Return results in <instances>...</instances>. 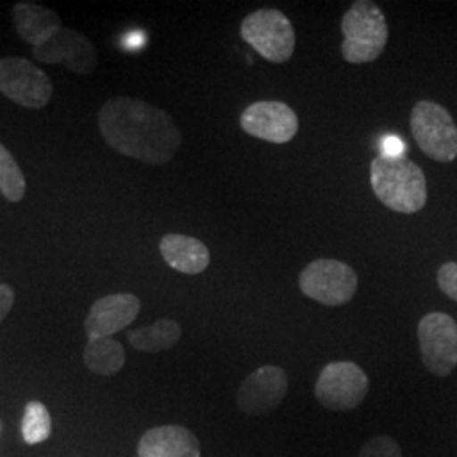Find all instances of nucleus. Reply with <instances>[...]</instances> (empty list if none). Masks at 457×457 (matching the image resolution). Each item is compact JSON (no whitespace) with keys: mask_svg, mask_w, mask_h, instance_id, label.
Listing matches in <instances>:
<instances>
[{"mask_svg":"<svg viewBox=\"0 0 457 457\" xmlns=\"http://www.w3.org/2000/svg\"><path fill=\"white\" fill-rule=\"evenodd\" d=\"M195 434L181 425L149 428L137 445V457H200Z\"/></svg>","mask_w":457,"mask_h":457,"instance_id":"14","label":"nucleus"},{"mask_svg":"<svg viewBox=\"0 0 457 457\" xmlns=\"http://www.w3.org/2000/svg\"><path fill=\"white\" fill-rule=\"evenodd\" d=\"M0 92L28 109H41L53 96L48 75L26 58H0Z\"/></svg>","mask_w":457,"mask_h":457,"instance_id":"9","label":"nucleus"},{"mask_svg":"<svg viewBox=\"0 0 457 457\" xmlns=\"http://www.w3.org/2000/svg\"><path fill=\"white\" fill-rule=\"evenodd\" d=\"M420 358L432 375L449 376L457 366V322L447 313L432 312L420 319Z\"/></svg>","mask_w":457,"mask_h":457,"instance_id":"8","label":"nucleus"},{"mask_svg":"<svg viewBox=\"0 0 457 457\" xmlns=\"http://www.w3.org/2000/svg\"><path fill=\"white\" fill-rule=\"evenodd\" d=\"M22 439L28 444H41L51 436V415L41 402H29L22 417Z\"/></svg>","mask_w":457,"mask_h":457,"instance_id":"20","label":"nucleus"},{"mask_svg":"<svg viewBox=\"0 0 457 457\" xmlns=\"http://www.w3.org/2000/svg\"><path fill=\"white\" fill-rule=\"evenodd\" d=\"M14 300H16V295H14L12 287L0 283V324L7 317V313L12 311Z\"/></svg>","mask_w":457,"mask_h":457,"instance_id":"24","label":"nucleus"},{"mask_svg":"<svg viewBox=\"0 0 457 457\" xmlns=\"http://www.w3.org/2000/svg\"><path fill=\"white\" fill-rule=\"evenodd\" d=\"M405 145L398 136H385L381 141V154L390 158H402L405 153Z\"/></svg>","mask_w":457,"mask_h":457,"instance_id":"23","label":"nucleus"},{"mask_svg":"<svg viewBox=\"0 0 457 457\" xmlns=\"http://www.w3.org/2000/svg\"><path fill=\"white\" fill-rule=\"evenodd\" d=\"M12 19L19 36L34 48L41 46L63 28L56 12L34 2H17L12 9Z\"/></svg>","mask_w":457,"mask_h":457,"instance_id":"16","label":"nucleus"},{"mask_svg":"<svg viewBox=\"0 0 457 457\" xmlns=\"http://www.w3.org/2000/svg\"><path fill=\"white\" fill-rule=\"evenodd\" d=\"M83 362L96 375H117L126 364V351L112 337H88Z\"/></svg>","mask_w":457,"mask_h":457,"instance_id":"18","label":"nucleus"},{"mask_svg":"<svg viewBox=\"0 0 457 457\" xmlns=\"http://www.w3.org/2000/svg\"><path fill=\"white\" fill-rule=\"evenodd\" d=\"M298 287L302 294L322 305L341 307L358 292V275L345 262L315 260L300 273Z\"/></svg>","mask_w":457,"mask_h":457,"instance_id":"7","label":"nucleus"},{"mask_svg":"<svg viewBox=\"0 0 457 457\" xmlns=\"http://www.w3.org/2000/svg\"><path fill=\"white\" fill-rule=\"evenodd\" d=\"M181 339V327L173 319H160L153 326L139 327L128 332V341L141 353H163L175 347Z\"/></svg>","mask_w":457,"mask_h":457,"instance_id":"17","label":"nucleus"},{"mask_svg":"<svg viewBox=\"0 0 457 457\" xmlns=\"http://www.w3.org/2000/svg\"><path fill=\"white\" fill-rule=\"evenodd\" d=\"M411 134L425 154L439 163L457 158V126L445 107L436 102L420 100L410 117Z\"/></svg>","mask_w":457,"mask_h":457,"instance_id":"4","label":"nucleus"},{"mask_svg":"<svg viewBox=\"0 0 457 457\" xmlns=\"http://www.w3.org/2000/svg\"><path fill=\"white\" fill-rule=\"evenodd\" d=\"M141 312V300L132 294L107 295L98 298L85 319L88 337H112L131 326Z\"/></svg>","mask_w":457,"mask_h":457,"instance_id":"13","label":"nucleus"},{"mask_svg":"<svg viewBox=\"0 0 457 457\" xmlns=\"http://www.w3.org/2000/svg\"><path fill=\"white\" fill-rule=\"evenodd\" d=\"M437 283L444 294L457 302V262L442 264L437 273Z\"/></svg>","mask_w":457,"mask_h":457,"instance_id":"22","label":"nucleus"},{"mask_svg":"<svg viewBox=\"0 0 457 457\" xmlns=\"http://www.w3.org/2000/svg\"><path fill=\"white\" fill-rule=\"evenodd\" d=\"M146 45V36L143 33H129L122 39V46L126 49H141Z\"/></svg>","mask_w":457,"mask_h":457,"instance_id":"25","label":"nucleus"},{"mask_svg":"<svg viewBox=\"0 0 457 457\" xmlns=\"http://www.w3.org/2000/svg\"><path fill=\"white\" fill-rule=\"evenodd\" d=\"M241 37L270 63H285L294 56V26L278 9H260L245 17L241 22Z\"/></svg>","mask_w":457,"mask_h":457,"instance_id":"5","label":"nucleus"},{"mask_svg":"<svg viewBox=\"0 0 457 457\" xmlns=\"http://www.w3.org/2000/svg\"><path fill=\"white\" fill-rule=\"evenodd\" d=\"M98 129L117 153L151 166L171 162L181 146L173 117L137 98L107 100L98 112Z\"/></svg>","mask_w":457,"mask_h":457,"instance_id":"1","label":"nucleus"},{"mask_svg":"<svg viewBox=\"0 0 457 457\" xmlns=\"http://www.w3.org/2000/svg\"><path fill=\"white\" fill-rule=\"evenodd\" d=\"M358 457H403V453L400 444L392 437L378 436L361 447Z\"/></svg>","mask_w":457,"mask_h":457,"instance_id":"21","label":"nucleus"},{"mask_svg":"<svg viewBox=\"0 0 457 457\" xmlns=\"http://www.w3.org/2000/svg\"><path fill=\"white\" fill-rule=\"evenodd\" d=\"M288 393V375L283 368L266 364L245 376L236 395L245 415H268L283 403Z\"/></svg>","mask_w":457,"mask_h":457,"instance_id":"10","label":"nucleus"},{"mask_svg":"<svg viewBox=\"0 0 457 457\" xmlns=\"http://www.w3.org/2000/svg\"><path fill=\"white\" fill-rule=\"evenodd\" d=\"M164 262L185 275H198L211 264L209 247L190 236L166 234L160 243Z\"/></svg>","mask_w":457,"mask_h":457,"instance_id":"15","label":"nucleus"},{"mask_svg":"<svg viewBox=\"0 0 457 457\" xmlns=\"http://www.w3.org/2000/svg\"><path fill=\"white\" fill-rule=\"evenodd\" d=\"M371 188L376 198L395 212H419L427 204L424 171L405 156H376L371 162Z\"/></svg>","mask_w":457,"mask_h":457,"instance_id":"2","label":"nucleus"},{"mask_svg":"<svg viewBox=\"0 0 457 457\" xmlns=\"http://www.w3.org/2000/svg\"><path fill=\"white\" fill-rule=\"evenodd\" d=\"M370 392V378L353 361H334L322 368L315 383L319 403L332 411L358 409Z\"/></svg>","mask_w":457,"mask_h":457,"instance_id":"6","label":"nucleus"},{"mask_svg":"<svg viewBox=\"0 0 457 457\" xmlns=\"http://www.w3.org/2000/svg\"><path fill=\"white\" fill-rule=\"evenodd\" d=\"M341 53L353 65L376 62L388 43V24L383 11L371 0H358L341 21Z\"/></svg>","mask_w":457,"mask_h":457,"instance_id":"3","label":"nucleus"},{"mask_svg":"<svg viewBox=\"0 0 457 457\" xmlns=\"http://www.w3.org/2000/svg\"><path fill=\"white\" fill-rule=\"evenodd\" d=\"M34 58L48 65H63L77 75H90L97 66V49L85 34L60 28L41 46L33 49Z\"/></svg>","mask_w":457,"mask_h":457,"instance_id":"11","label":"nucleus"},{"mask_svg":"<svg viewBox=\"0 0 457 457\" xmlns=\"http://www.w3.org/2000/svg\"><path fill=\"white\" fill-rule=\"evenodd\" d=\"M0 194L14 204L26 195V179L22 170L4 145H0Z\"/></svg>","mask_w":457,"mask_h":457,"instance_id":"19","label":"nucleus"},{"mask_svg":"<svg viewBox=\"0 0 457 457\" xmlns=\"http://www.w3.org/2000/svg\"><path fill=\"white\" fill-rule=\"evenodd\" d=\"M241 129L266 143H290L298 132V117L294 109L277 100H262L245 107L241 114Z\"/></svg>","mask_w":457,"mask_h":457,"instance_id":"12","label":"nucleus"}]
</instances>
